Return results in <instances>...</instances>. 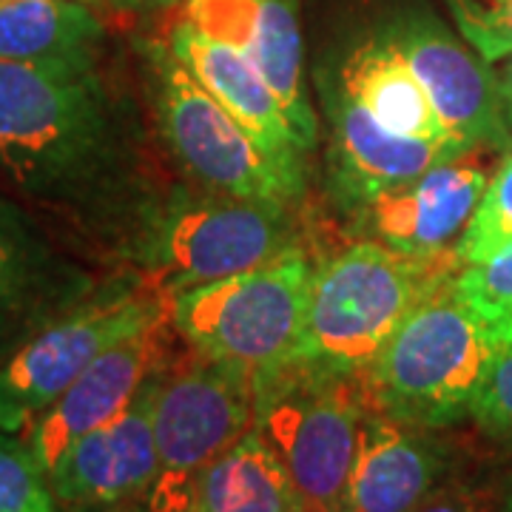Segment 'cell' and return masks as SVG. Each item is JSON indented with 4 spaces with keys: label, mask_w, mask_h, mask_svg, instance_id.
Masks as SVG:
<instances>
[{
    "label": "cell",
    "mask_w": 512,
    "mask_h": 512,
    "mask_svg": "<svg viewBox=\"0 0 512 512\" xmlns=\"http://www.w3.org/2000/svg\"><path fill=\"white\" fill-rule=\"evenodd\" d=\"M137 126L97 63L0 60V174L83 220H143Z\"/></svg>",
    "instance_id": "1"
},
{
    "label": "cell",
    "mask_w": 512,
    "mask_h": 512,
    "mask_svg": "<svg viewBox=\"0 0 512 512\" xmlns=\"http://www.w3.org/2000/svg\"><path fill=\"white\" fill-rule=\"evenodd\" d=\"M456 274L421 299L365 370L373 410L427 430L473 413L495 353L512 336L458 293Z\"/></svg>",
    "instance_id": "2"
},
{
    "label": "cell",
    "mask_w": 512,
    "mask_h": 512,
    "mask_svg": "<svg viewBox=\"0 0 512 512\" xmlns=\"http://www.w3.org/2000/svg\"><path fill=\"white\" fill-rule=\"evenodd\" d=\"M461 268L456 254L421 256L359 239L313 268L299 356L365 373L424 296Z\"/></svg>",
    "instance_id": "3"
},
{
    "label": "cell",
    "mask_w": 512,
    "mask_h": 512,
    "mask_svg": "<svg viewBox=\"0 0 512 512\" xmlns=\"http://www.w3.org/2000/svg\"><path fill=\"white\" fill-rule=\"evenodd\" d=\"M293 205L177 188L151 202L134 231V259L168 296L254 271L302 248Z\"/></svg>",
    "instance_id": "4"
},
{
    "label": "cell",
    "mask_w": 512,
    "mask_h": 512,
    "mask_svg": "<svg viewBox=\"0 0 512 512\" xmlns=\"http://www.w3.org/2000/svg\"><path fill=\"white\" fill-rule=\"evenodd\" d=\"M370 410L365 373L296 359L256 379L254 427L311 512H350V478Z\"/></svg>",
    "instance_id": "5"
},
{
    "label": "cell",
    "mask_w": 512,
    "mask_h": 512,
    "mask_svg": "<svg viewBox=\"0 0 512 512\" xmlns=\"http://www.w3.org/2000/svg\"><path fill=\"white\" fill-rule=\"evenodd\" d=\"M143 83L168 154L191 183L239 200L299 205L305 180L276 163L197 83L168 43H140Z\"/></svg>",
    "instance_id": "6"
},
{
    "label": "cell",
    "mask_w": 512,
    "mask_h": 512,
    "mask_svg": "<svg viewBox=\"0 0 512 512\" xmlns=\"http://www.w3.org/2000/svg\"><path fill=\"white\" fill-rule=\"evenodd\" d=\"M305 248L254 271L171 296V328L194 353L231 362L254 379L296 362L313 282Z\"/></svg>",
    "instance_id": "7"
},
{
    "label": "cell",
    "mask_w": 512,
    "mask_h": 512,
    "mask_svg": "<svg viewBox=\"0 0 512 512\" xmlns=\"http://www.w3.org/2000/svg\"><path fill=\"white\" fill-rule=\"evenodd\" d=\"M165 316L171 296L151 276L94 288L0 365V427L26 430L97 356Z\"/></svg>",
    "instance_id": "8"
},
{
    "label": "cell",
    "mask_w": 512,
    "mask_h": 512,
    "mask_svg": "<svg viewBox=\"0 0 512 512\" xmlns=\"http://www.w3.org/2000/svg\"><path fill=\"white\" fill-rule=\"evenodd\" d=\"M256 419V379L245 367L194 353L165 365L154 393L160 470L146 512H185L200 476Z\"/></svg>",
    "instance_id": "9"
},
{
    "label": "cell",
    "mask_w": 512,
    "mask_h": 512,
    "mask_svg": "<svg viewBox=\"0 0 512 512\" xmlns=\"http://www.w3.org/2000/svg\"><path fill=\"white\" fill-rule=\"evenodd\" d=\"M382 37L416 72L450 137L467 151L507 154L512 128L498 100L493 66L430 12H404Z\"/></svg>",
    "instance_id": "10"
},
{
    "label": "cell",
    "mask_w": 512,
    "mask_h": 512,
    "mask_svg": "<svg viewBox=\"0 0 512 512\" xmlns=\"http://www.w3.org/2000/svg\"><path fill=\"white\" fill-rule=\"evenodd\" d=\"M484 154L498 151L478 148L342 208L350 228L362 239L407 254H456L493 177L484 168Z\"/></svg>",
    "instance_id": "11"
},
{
    "label": "cell",
    "mask_w": 512,
    "mask_h": 512,
    "mask_svg": "<svg viewBox=\"0 0 512 512\" xmlns=\"http://www.w3.org/2000/svg\"><path fill=\"white\" fill-rule=\"evenodd\" d=\"M160 373L148 379L123 416L74 441L46 473L60 510L146 512L160 470L154 441V393Z\"/></svg>",
    "instance_id": "12"
},
{
    "label": "cell",
    "mask_w": 512,
    "mask_h": 512,
    "mask_svg": "<svg viewBox=\"0 0 512 512\" xmlns=\"http://www.w3.org/2000/svg\"><path fill=\"white\" fill-rule=\"evenodd\" d=\"M168 328L171 316L117 342L26 427V447L43 473L55 467L74 441L123 416L148 379L168 365Z\"/></svg>",
    "instance_id": "13"
},
{
    "label": "cell",
    "mask_w": 512,
    "mask_h": 512,
    "mask_svg": "<svg viewBox=\"0 0 512 512\" xmlns=\"http://www.w3.org/2000/svg\"><path fill=\"white\" fill-rule=\"evenodd\" d=\"M183 18L254 63L279 97L299 146L313 151L319 126L305 83L299 0H185Z\"/></svg>",
    "instance_id": "14"
},
{
    "label": "cell",
    "mask_w": 512,
    "mask_h": 512,
    "mask_svg": "<svg viewBox=\"0 0 512 512\" xmlns=\"http://www.w3.org/2000/svg\"><path fill=\"white\" fill-rule=\"evenodd\" d=\"M92 291L89 271L60 254L35 220L0 194V365Z\"/></svg>",
    "instance_id": "15"
},
{
    "label": "cell",
    "mask_w": 512,
    "mask_h": 512,
    "mask_svg": "<svg viewBox=\"0 0 512 512\" xmlns=\"http://www.w3.org/2000/svg\"><path fill=\"white\" fill-rule=\"evenodd\" d=\"M322 100L330 126V180L339 208H348L376 191L407 183L436 165L470 154L450 143L390 131L333 77L322 83Z\"/></svg>",
    "instance_id": "16"
},
{
    "label": "cell",
    "mask_w": 512,
    "mask_h": 512,
    "mask_svg": "<svg viewBox=\"0 0 512 512\" xmlns=\"http://www.w3.org/2000/svg\"><path fill=\"white\" fill-rule=\"evenodd\" d=\"M165 43L180 57L185 69L197 77L202 89L211 94L276 163L285 171H291L293 177L305 180V148L299 146L291 120L271 89V83L259 74L248 57L208 37L185 18L171 26Z\"/></svg>",
    "instance_id": "17"
},
{
    "label": "cell",
    "mask_w": 512,
    "mask_h": 512,
    "mask_svg": "<svg viewBox=\"0 0 512 512\" xmlns=\"http://www.w3.org/2000/svg\"><path fill=\"white\" fill-rule=\"evenodd\" d=\"M453 470V453L436 430L370 407L350 478V512H413Z\"/></svg>",
    "instance_id": "18"
},
{
    "label": "cell",
    "mask_w": 512,
    "mask_h": 512,
    "mask_svg": "<svg viewBox=\"0 0 512 512\" xmlns=\"http://www.w3.org/2000/svg\"><path fill=\"white\" fill-rule=\"evenodd\" d=\"M333 80L390 131L404 134V137L458 146L441 123L439 111L433 109L427 89L421 86L416 72L384 40L382 32L365 40L362 46H356L342 60Z\"/></svg>",
    "instance_id": "19"
},
{
    "label": "cell",
    "mask_w": 512,
    "mask_h": 512,
    "mask_svg": "<svg viewBox=\"0 0 512 512\" xmlns=\"http://www.w3.org/2000/svg\"><path fill=\"white\" fill-rule=\"evenodd\" d=\"M185 512H311L288 467L251 427L197 481Z\"/></svg>",
    "instance_id": "20"
},
{
    "label": "cell",
    "mask_w": 512,
    "mask_h": 512,
    "mask_svg": "<svg viewBox=\"0 0 512 512\" xmlns=\"http://www.w3.org/2000/svg\"><path fill=\"white\" fill-rule=\"evenodd\" d=\"M103 20L77 0H0V60L97 63Z\"/></svg>",
    "instance_id": "21"
},
{
    "label": "cell",
    "mask_w": 512,
    "mask_h": 512,
    "mask_svg": "<svg viewBox=\"0 0 512 512\" xmlns=\"http://www.w3.org/2000/svg\"><path fill=\"white\" fill-rule=\"evenodd\" d=\"M512 242V148L490 177L476 217L458 242L456 256L461 265L478 262Z\"/></svg>",
    "instance_id": "22"
},
{
    "label": "cell",
    "mask_w": 512,
    "mask_h": 512,
    "mask_svg": "<svg viewBox=\"0 0 512 512\" xmlns=\"http://www.w3.org/2000/svg\"><path fill=\"white\" fill-rule=\"evenodd\" d=\"M0 512H63L26 441L0 427Z\"/></svg>",
    "instance_id": "23"
},
{
    "label": "cell",
    "mask_w": 512,
    "mask_h": 512,
    "mask_svg": "<svg viewBox=\"0 0 512 512\" xmlns=\"http://www.w3.org/2000/svg\"><path fill=\"white\" fill-rule=\"evenodd\" d=\"M456 288L484 319L512 336V242L478 262L461 265Z\"/></svg>",
    "instance_id": "24"
},
{
    "label": "cell",
    "mask_w": 512,
    "mask_h": 512,
    "mask_svg": "<svg viewBox=\"0 0 512 512\" xmlns=\"http://www.w3.org/2000/svg\"><path fill=\"white\" fill-rule=\"evenodd\" d=\"M458 35L487 63L512 52V0H444Z\"/></svg>",
    "instance_id": "25"
},
{
    "label": "cell",
    "mask_w": 512,
    "mask_h": 512,
    "mask_svg": "<svg viewBox=\"0 0 512 512\" xmlns=\"http://www.w3.org/2000/svg\"><path fill=\"white\" fill-rule=\"evenodd\" d=\"M470 419L490 436L512 447V339L495 353L493 365L478 390Z\"/></svg>",
    "instance_id": "26"
},
{
    "label": "cell",
    "mask_w": 512,
    "mask_h": 512,
    "mask_svg": "<svg viewBox=\"0 0 512 512\" xmlns=\"http://www.w3.org/2000/svg\"><path fill=\"white\" fill-rule=\"evenodd\" d=\"M507 493L493 478L453 470L430 490L413 512H504Z\"/></svg>",
    "instance_id": "27"
},
{
    "label": "cell",
    "mask_w": 512,
    "mask_h": 512,
    "mask_svg": "<svg viewBox=\"0 0 512 512\" xmlns=\"http://www.w3.org/2000/svg\"><path fill=\"white\" fill-rule=\"evenodd\" d=\"M490 66H493L495 89H498V100H501V109L507 117V126L512 128V52L490 63Z\"/></svg>",
    "instance_id": "28"
},
{
    "label": "cell",
    "mask_w": 512,
    "mask_h": 512,
    "mask_svg": "<svg viewBox=\"0 0 512 512\" xmlns=\"http://www.w3.org/2000/svg\"><path fill=\"white\" fill-rule=\"evenodd\" d=\"M180 0H111V9L117 12H134V15H154V12H165L174 9Z\"/></svg>",
    "instance_id": "29"
},
{
    "label": "cell",
    "mask_w": 512,
    "mask_h": 512,
    "mask_svg": "<svg viewBox=\"0 0 512 512\" xmlns=\"http://www.w3.org/2000/svg\"><path fill=\"white\" fill-rule=\"evenodd\" d=\"M77 3H86V6H111V0H77Z\"/></svg>",
    "instance_id": "30"
},
{
    "label": "cell",
    "mask_w": 512,
    "mask_h": 512,
    "mask_svg": "<svg viewBox=\"0 0 512 512\" xmlns=\"http://www.w3.org/2000/svg\"><path fill=\"white\" fill-rule=\"evenodd\" d=\"M504 512H512V487L507 490V498H504Z\"/></svg>",
    "instance_id": "31"
}]
</instances>
